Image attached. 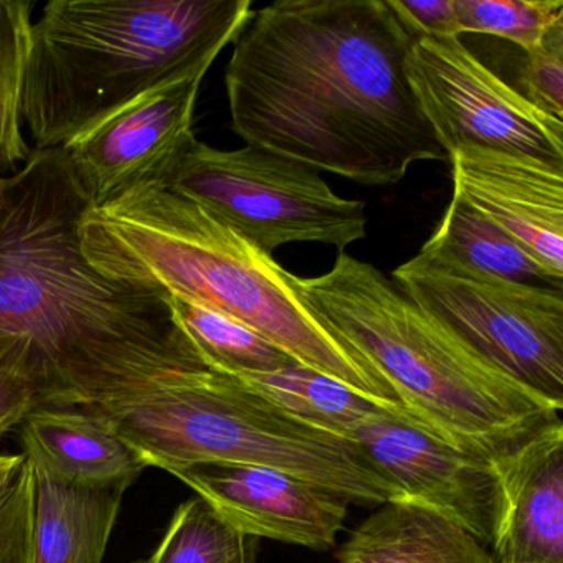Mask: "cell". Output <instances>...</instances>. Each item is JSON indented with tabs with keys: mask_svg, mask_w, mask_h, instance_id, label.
Wrapping results in <instances>:
<instances>
[{
	"mask_svg": "<svg viewBox=\"0 0 563 563\" xmlns=\"http://www.w3.org/2000/svg\"><path fill=\"white\" fill-rule=\"evenodd\" d=\"M2 179H4V177L0 176V187H2Z\"/></svg>",
	"mask_w": 563,
	"mask_h": 563,
	"instance_id": "cell-30",
	"label": "cell"
},
{
	"mask_svg": "<svg viewBox=\"0 0 563 563\" xmlns=\"http://www.w3.org/2000/svg\"><path fill=\"white\" fill-rule=\"evenodd\" d=\"M32 0H0V176L24 166L32 147L24 136L25 77L31 57Z\"/></svg>",
	"mask_w": 563,
	"mask_h": 563,
	"instance_id": "cell-21",
	"label": "cell"
},
{
	"mask_svg": "<svg viewBox=\"0 0 563 563\" xmlns=\"http://www.w3.org/2000/svg\"><path fill=\"white\" fill-rule=\"evenodd\" d=\"M493 461L497 562L563 563V423L547 424Z\"/></svg>",
	"mask_w": 563,
	"mask_h": 563,
	"instance_id": "cell-14",
	"label": "cell"
},
{
	"mask_svg": "<svg viewBox=\"0 0 563 563\" xmlns=\"http://www.w3.org/2000/svg\"><path fill=\"white\" fill-rule=\"evenodd\" d=\"M423 252L506 282L562 289L563 276L527 252L512 236L453 194Z\"/></svg>",
	"mask_w": 563,
	"mask_h": 563,
	"instance_id": "cell-18",
	"label": "cell"
},
{
	"mask_svg": "<svg viewBox=\"0 0 563 563\" xmlns=\"http://www.w3.org/2000/svg\"><path fill=\"white\" fill-rule=\"evenodd\" d=\"M240 380L291 417L349 440L368 418L384 413L408 417L401 405L375 400L301 364L269 374L246 375Z\"/></svg>",
	"mask_w": 563,
	"mask_h": 563,
	"instance_id": "cell-19",
	"label": "cell"
},
{
	"mask_svg": "<svg viewBox=\"0 0 563 563\" xmlns=\"http://www.w3.org/2000/svg\"><path fill=\"white\" fill-rule=\"evenodd\" d=\"M159 563H255L256 539L223 522L202 499L180 504L161 539Z\"/></svg>",
	"mask_w": 563,
	"mask_h": 563,
	"instance_id": "cell-22",
	"label": "cell"
},
{
	"mask_svg": "<svg viewBox=\"0 0 563 563\" xmlns=\"http://www.w3.org/2000/svg\"><path fill=\"white\" fill-rule=\"evenodd\" d=\"M394 285L474 351L563 405V291L506 282L420 250Z\"/></svg>",
	"mask_w": 563,
	"mask_h": 563,
	"instance_id": "cell-8",
	"label": "cell"
},
{
	"mask_svg": "<svg viewBox=\"0 0 563 563\" xmlns=\"http://www.w3.org/2000/svg\"><path fill=\"white\" fill-rule=\"evenodd\" d=\"M110 421L150 467L206 463L258 464L285 471L351 504L410 500L349 438L311 427L249 385L212 368L192 367L136 397L87 410Z\"/></svg>",
	"mask_w": 563,
	"mask_h": 563,
	"instance_id": "cell-6",
	"label": "cell"
},
{
	"mask_svg": "<svg viewBox=\"0 0 563 563\" xmlns=\"http://www.w3.org/2000/svg\"><path fill=\"white\" fill-rule=\"evenodd\" d=\"M88 262L236 319L319 374L398 404L387 382L308 308L292 275L210 210L157 180L90 207L80 225ZM400 405V404H398Z\"/></svg>",
	"mask_w": 563,
	"mask_h": 563,
	"instance_id": "cell-3",
	"label": "cell"
},
{
	"mask_svg": "<svg viewBox=\"0 0 563 563\" xmlns=\"http://www.w3.org/2000/svg\"><path fill=\"white\" fill-rule=\"evenodd\" d=\"M34 476L31 563H103L126 490L71 486L35 466Z\"/></svg>",
	"mask_w": 563,
	"mask_h": 563,
	"instance_id": "cell-17",
	"label": "cell"
},
{
	"mask_svg": "<svg viewBox=\"0 0 563 563\" xmlns=\"http://www.w3.org/2000/svg\"><path fill=\"white\" fill-rule=\"evenodd\" d=\"M24 460V454H0V483L14 476Z\"/></svg>",
	"mask_w": 563,
	"mask_h": 563,
	"instance_id": "cell-28",
	"label": "cell"
},
{
	"mask_svg": "<svg viewBox=\"0 0 563 563\" xmlns=\"http://www.w3.org/2000/svg\"><path fill=\"white\" fill-rule=\"evenodd\" d=\"M157 183L206 207L269 256L302 242L345 253L367 235L364 202L342 199L318 170L265 147L222 151L196 137Z\"/></svg>",
	"mask_w": 563,
	"mask_h": 563,
	"instance_id": "cell-7",
	"label": "cell"
},
{
	"mask_svg": "<svg viewBox=\"0 0 563 563\" xmlns=\"http://www.w3.org/2000/svg\"><path fill=\"white\" fill-rule=\"evenodd\" d=\"M203 78L194 75L156 88L60 147L91 207L163 179L196 140L194 113Z\"/></svg>",
	"mask_w": 563,
	"mask_h": 563,
	"instance_id": "cell-10",
	"label": "cell"
},
{
	"mask_svg": "<svg viewBox=\"0 0 563 563\" xmlns=\"http://www.w3.org/2000/svg\"><path fill=\"white\" fill-rule=\"evenodd\" d=\"M351 440L407 490L410 500L490 547L496 514L493 461L446 443L405 415L368 418L352 431Z\"/></svg>",
	"mask_w": 563,
	"mask_h": 563,
	"instance_id": "cell-12",
	"label": "cell"
},
{
	"mask_svg": "<svg viewBox=\"0 0 563 563\" xmlns=\"http://www.w3.org/2000/svg\"><path fill=\"white\" fill-rule=\"evenodd\" d=\"M169 474L242 536L306 549H332L351 506L331 490L258 464H194Z\"/></svg>",
	"mask_w": 563,
	"mask_h": 563,
	"instance_id": "cell-11",
	"label": "cell"
},
{
	"mask_svg": "<svg viewBox=\"0 0 563 563\" xmlns=\"http://www.w3.org/2000/svg\"><path fill=\"white\" fill-rule=\"evenodd\" d=\"M292 283L324 328L367 362L408 417L446 443L496 460L553 421L563 405L537 394L431 318L371 263L339 253Z\"/></svg>",
	"mask_w": 563,
	"mask_h": 563,
	"instance_id": "cell-4",
	"label": "cell"
},
{
	"mask_svg": "<svg viewBox=\"0 0 563 563\" xmlns=\"http://www.w3.org/2000/svg\"><path fill=\"white\" fill-rule=\"evenodd\" d=\"M461 34L506 38L532 52L563 22V0H453Z\"/></svg>",
	"mask_w": 563,
	"mask_h": 563,
	"instance_id": "cell-23",
	"label": "cell"
},
{
	"mask_svg": "<svg viewBox=\"0 0 563 563\" xmlns=\"http://www.w3.org/2000/svg\"><path fill=\"white\" fill-rule=\"evenodd\" d=\"M252 0H52L32 27L22 114L58 150L131 101L207 75L252 21Z\"/></svg>",
	"mask_w": 563,
	"mask_h": 563,
	"instance_id": "cell-5",
	"label": "cell"
},
{
	"mask_svg": "<svg viewBox=\"0 0 563 563\" xmlns=\"http://www.w3.org/2000/svg\"><path fill=\"white\" fill-rule=\"evenodd\" d=\"M19 428L24 456L71 486L128 490L150 467L110 421L81 408L42 405Z\"/></svg>",
	"mask_w": 563,
	"mask_h": 563,
	"instance_id": "cell-15",
	"label": "cell"
},
{
	"mask_svg": "<svg viewBox=\"0 0 563 563\" xmlns=\"http://www.w3.org/2000/svg\"><path fill=\"white\" fill-rule=\"evenodd\" d=\"M90 207L60 147L0 187V335L25 342L48 407H110L203 365L166 292L88 262Z\"/></svg>",
	"mask_w": 563,
	"mask_h": 563,
	"instance_id": "cell-2",
	"label": "cell"
},
{
	"mask_svg": "<svg viewBox=\"0 0 563 563\" xmlns=\"http://www.w3.org/2000/svg\"><path fill=\"white\" fill-rule=\"evenodd\" d=\"M44 405L31 351L21 339L0 335V438Z\"/></svg>",
	"mask_w": 563,
	"mask_h": 563,
	"instance_id": "cell-24",
	"label": "cell"
},
{
	"mask_svg": "<svg viewBox=\"0 0 563 563\" xmlns=\"http://www.w3.org/2000/svg\"><path fill=\"white\" fill-rule=\"evenodd\" d=\"M161 553H163V545H161V542L157 543L156 549H154V552L151 553L147 559L141 560V562L136 563H159L161 562Z\"/></svg>",
	"mask_w": 563,
	"mask_h": 563,
	"instance_id": "cell-29",
	"label": "cell"
},
{
	"mask_svg": "<svg viewBox=\"0 0 563 563\" xmlns=\"http://www.w3.org/2000/svg\"><path fill=\"white\" fill-rule=\"evenodd\" d=\"M407 75L448 156L489 150L563 167V121L533 108L460 37H417Z\"/></svg>",
	"mask_w": 563,
	"mask_h": 563,
	"instance_id": "cell-9",
	"label": "cell"
},
{
	"mask_svg": "<svg viewBox=\"0 0 563 563\" xmlns=\"http://www.w3.org/2000/svg\"><path fill=\"white\" fill-rule=\"evenodd\" d=\"M411 42L387 0L266 5L227 65L233 131L362 186H394L415 163L448 161L408 80Z\"/></svg>",
	"mask_w": 563,
	"mask_h": 563,
	"instance_id": "cell-1",
	"label": "cell"
},
{
	"mask_svg": "<svg viewBox=\"0 0 563 563\" xmlns=\"http://www.w3.org/2000/svg\"><path fill=\"white\" fill-rule=\"evenodd\" d=\"M411 37H460L453 0H387Z\"/></svg>",
	"mask_w": 563,
	"mask_h": 563,
	"instance_id": "cell-26",
	"label": "cell"
},
{
	"mask_svg": "<svg viewBox=\"0 0 563 563\" xmlns=\"http://www.w3.org/2000/svg\"><path fill=\"white\" fill-rule=\"evenodd\" d=\"M461 199L563 276V167L489 150L450 157Z\"/></svg>",
	"mask_w": 563,
	"mask_h": 563,
	"instance_id": "cell-13",
	"label": "cell"
},
{
	"mask_svg": "<svg viewBox=\"0 0 563 563\" xmlns=\"http://www.w3.org/2000/svg\"><path fill=\"white\" fill-rule=\"evenodd\" d=\"M338 563H499L463 527L413 500L380 504L339 545Z\"/></svg>",
	"mask_w": 563,
	"mask_h": 563,
	"instance_id": "cell-16",
	"label": "cell"
},
{
	"mask_svg": "<svg viewBox=\"0 0 563 563\" xmlns=\"http://www.w3.org/2000/svg\"><path fill=\"white\" fill-rule=\"evenodd\" d=\"M29 471H31V461L25 457L24 463L15 471L14 476L9 477L4 483H0V514L11 506L12 500L15 499L19 490H21Z\"/></svg>",
	"mask_w": 563,
	"mask_h": 563,
	"instance_id": "cell-27",
	"label": "cell"
},
{
	"mask_svg": "<svg viewBox=\"0 0 563 563\" xmlns=\"http://www.w3.org/2000/svg\"><path fill=\"white\" fill-rule=\"evenodd\" d=\"M499 563H516V562H499Z\"/></svg>",
	"mask_w": 563,
	"mask_h": 563,
	"instance_id": "cell-31",
	"label": "cell"
},
{
	"mask_svg": "<svg viewBox=\"0 0 563 563\" xmlns=\"http://www.w3.org/2000/svg\"><path fill=\"white\" fill-rule=\"evenodd\" d=\"M516 91L537 110L563 121V22L536 51L527 52Z\"/></svg>",
	"mask_w": 563,
	"mask_h": 563,
	"instance_id": "cell-25",
	"label": "cell"
},
{
	"mask_svg": "<svg viewBox=\"0 0 563 563\" xmlns=\"http://www.w3.org/2000/svg\"><path fill=\"white\" fill-rule=\"evenodd\" d=\"M169 298L177 325L206 367L242 378L299 364L288 352L236 319L179 296Z\"/></svg>",
	"mask_w": 563,
	"mask_h": 563,
	"instance_id": "cell-20",
	"label": "cell"
}]
</instances>
